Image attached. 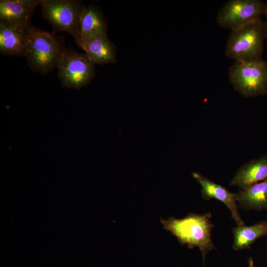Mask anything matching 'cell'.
Returning a JSON list of instances; mask_svg holds the SVG:
<instances>
[{
	"label": "cell",
	"mask_w": 267,
	"mask_h": 267,
	"mask_svg": "<svg viewBox=\"0 0 267 267\" xmlns=\"http://www.w3.org/2000/svg\"><path fill=\"white\" fill-rule=\"evenodd\" d=\"M210 213L203 215L189 213L182 219L173 216L161 219L165 229L170 232L182 245L189 249L198 247L205 265L208 253L216 248L212 240L211 232L214 227Z\"/></svg>",
	"instance_id": "obj_1"
},
{
	"label": "cell",
	"mask_w": 267,
	"mask_h": 267,
	"mask_svg": "<svg viewBox=\"0 0 267 267\" xmlns=\"http://www.w3.org/2000/svg\"><path fill=\"white\" fill-rule=\"evenodd\" d=\"M66 49L61 40L31 25L25 57L32 71L46 74L57 67Z\"/></svg>",
	"instance_id": "obj_2"
},
{
	"label": "cell",
	"mask_w": 267,
	"mask_h": 267,
	"mask_svg": "<svg viewBox=\"0 0 267 267\" xmlns=\"http://www.w3.org/2000/svg\"><path fill=\"white\" fill-rule=\"evenodd\" d=\"M265 40L264 21L260 19L231 30L226 44L225 54L234 61L261 59Z\"/></svg>",
	"instance_id": "obj_3"
},
{
	"label": "cell",
	"mask_w": 267,
	"mask_h": 267,
	"mask_svg": "<svg viewBox=\"0 0 267 267\" xmlns=\"http://www.w3.org/2000/svg\"><path fill=\"white\" fill-rule=\"evenodd\" d=\"M228 77L233 89L245 97L267 93V62L263 59L234 61L229 69Z\"/></svg>",
	"instance_id": "obj_4"
},
{
	"label": "cell",
	"mask_w": 267,
	"mask_h": 267,
	"mask_svg": "<svg viewBox=\"0 0 267 267\" xmlns=\"http://www.w3.org/2000/svg\"><path fill=\"white\" fill-rule=\"evenodd\" d=\"M43 16L57 31L79 39L81 17L86 6L79 0H41Z\"/></svg>",
	"instance_id": "obj_5"
},
{
	"label": "cell",
	"mask_w": 267,
	"mask_h": 267,
	"mask_svg": "<svg viewBox=\"0 0 267 267\" xmlns=\"http://www.w3.org/2000/svg\"><path fill=\"white\" fill-rule=\"evenodd\" d=\"M57 75L63 87L80 90L95 75V64L85 53L66 49L57 67Z\"/></svg>",
	"instance_id": "obj_6"
},
{
	"label": "cell",
	"mask_w": 267,
	"mask_h": 267,
	"mask_svg": "<svg viewBox=\"0 0 267 267\" xmlns=\"http://www.w3.org/2000/svg\"><path fill=\"white\" fill-rule=\"evenodd\" d=\"M267 13V4L260 0H230L219 10L217 22L230 30L262 19Z\"/></svg>",
	"instance_id": "obj_7"
},
{
	"label": "cell",
	"mask_w": 267,
	"mask_h": 267,
	"mask_svg": "<svg viewBox=\"0 0 267 267\" xmlns=\"http://www.w3.org/2000/svg\"><path fill=\"white\" fill-rule=\"evenodd\" d=\"M41 3V0H0V24L28 27L34 10Z\"/></svg>",
	"instance_id": "obj_8"
},
{
	"label": "cell",
	"mask_w": 267,
	"mask_h": 267,
	"mask_svg": "<svg viewBox=\"0 0 267 267\" xmlns=\"http://www.w3.org/2000/svg\"><path fill=\"white\" fill-rule=\"evenodd\" d=\"M193 177L201 186V195L206 200L215 199L223 203L229 210L231 217L237 225H244L238 212L235 193L214 182L199 173H193Z\"/></svg>",
	"instance_id": "obj_9"
},
{
	"label": "cell",
	"mask_w": 267,
	"mask_h": 267,
	"mask_svg": "<svg viewBox=\"0 0 267 267\" xmlns=\"http://www.w3.org/2000/svg\"><path fill=\"white\" fill-rule=\"evenodd\" d=\"M30 26L21 27L0 24V54L25 57Z\"/></svg>",
	"instance_id": "obj_10"
},
{
	"label": "cell",
	"mask_w": 267,
	"mask_h": 267,
	"mask_svg": "<svg viewBox=\"0 0 267 267\" xmlns=\"http://www.w3.org/2000/svg\"><path fill=\"white\" fill-rule=\"evenodd\" d=\"M76 42L95 64H114L117 62L116 46L108 38L107 35L86 41L78 40Z\"/></svg>",
	"instance_id": "obj_11"
},
{
	"label": "cell",
	"mask_w": 267,
	"mask_h": 267,
	"mask_svg": "<svg viewBox=\"0 0 267 267\" xmlns=\"http://www.w3.org/2000/svg\"><path fill=\"white\" fill-rule=\"evenodd\" d=\"M267 179V154L247 162L236 172L230 185L241 189Z\"/></svg>",
	"instance_id": "obj_12"
},
{
	"label": "cell",
	"mask_w": 267,
	"mask_h": 267,
	"mask_svg": "<svg viewBox=\"0 0 267 267\" xmlns=\"http://www.w3.org/2000/svg\"><path fill=\"white\" fill-rule=\"evenodd\" d=\"M107 23L101 10L95 5L86 6L80 24L79 39L76 41H86L107 35Z\"/></svg>",
	"instance_id": "obj_13"
},
{
	"label": "cell",
	"mask_w": 267,
	"mask_h": 267,
	"mask_svg": "<svg viewBox=\"0 0 267 267\" xmlns=\"http://www.w3.org/2000/svg\"><path fill=\"white\" fill-rule=\"evenodd\" d=\"M237 202L246 210H267V179L235 193Z\"/></svg>",
	"instance_id": "obj_14"
},
{
	"label": "cell",
	"mask_w": 267,
	"mask_h": 267,
	"mask_svg": "<svg viewBox=\"0 0 267 267\" xmlns=\"http://www.w3.org/2000/svg\"><path fill=\"white\" fill-rule=\"evenodd\" d=\"M232 248L238 251L249 249L258 239L267 237V220L250 226L237 225L232 228Z\"/></svg>",
	"instance_id": "obj_15"
},
{
	"label": "cell",
	"mask_w": 267,
	"mask_h": 267,
	"mask_svg": "<svg viewBox=\"0 0 267 267\" xmlns=\"http://www.w3.org/2000/svg\"><path fill=\"white\" fill-rule=\"evenodd\" d=\"M266 20L264 21V27H265V40L267 42V13L266 14Z\"/></svg>",
	"instance_id": "obj_16"
},
{
	"label": "cell",
	"mask_w": 267,
	"mask_h": 267,
	"mask_svg": "<svg viewBox=\"0 0 267 267\" xmlns=\"http://www.w3.org/2000/svg\"><path fill=\"white\" fill-rule=\"evenodd\" d=\"M248 267H255L254 260L252 257L248 260Z\"/></svg>",
	"instance_id": "obj_17"
},
{
	"label": "cell",
	"mask_w": 267,
	"mask_h": 267,
	"mask_svg": "<svg viewBox=\"0 0 267 267\" xmlns=\"http://www.w3.org/2000/svg\"></svg>",
	"instance_id": "obj_18"
}]
</instances>
